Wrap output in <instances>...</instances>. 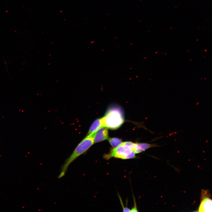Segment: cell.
<instances>
[{"instance_id": "2", "label": "cell", "mask_w": 212, "mask_h": 212, "mask_svg": "<svg viewBox=\"0 0 212 212\" xmlns=\"http://www.w3.org/2000/svg\"><path fill=\"white\" fill-rule=\"evenodd\" d=\"M122 111L118 106L110 107L102 118L103 127L111 129H115L120 127L124 122Z\"/></svg>"}, {"instance_id": "5", "label": "cell", "mask_w": 212, "mask_h": 212, "mask_svg": "<svg viewBox=\"0 0 212 212\" xmlns=\"http://www.w3.org/2000/svg\"><path fill=\"white\" fill-rule=\"evenodd\" d=\"M107 128L102 127L97 130L95 134L94 138V143H98L106 140L108 135Z\"/></svg>"}, {"instance_id": "3", "label": "cell", "mask_w": 212, "mask_h": 212, "mask_svg": "<svg viewBox=\"0 0 212 212\" xmlns=\"http://www.w3.org/2000/svg\"><path fill=\"white\" fill-rule=\"evenodd\" d=\"M133 150L130 147L124 145H120L113 148L108 154L104 155L107 160L112 158L126 159L127 155Z\"/></svg>"}, {"instance_id": "8", "label": "cell", "mask_w": 212, "mask_h": 212, "mask_svg": "<svg viewBox=\"0 0 212 212\" xmlns=\"http://www.w3.org/2000/svg\"><path fill=\"white\" fill-rule=\"evenodd\" d=\"M138 144L143 151H144L150 148L158 146L157 145L155 144H150L146 143H138Z\"/></svg>"}, {"instance_id": "9", "label": "cell", "mask_w": 212, "mask_h": 212, "mask_svg": "<svg viewBox=\"0 0 212 212\" xmlns=\"http://www.w3.org/2000/svg\"><path fill=\"white\" fill-rule=\"evenodd\" d=\"M137 143H134L131 142H122L120 145H124L130 148L132 150L134 151Z\"/></svg>"}, {"instance_id": "7", "label": "cell", "mask_w": 212, "mask_h": 212, "mask_svg": "<svg viewBox=\"0 0 212 212\" xmlns=\"http://www.w3.org/2000/svg\"><path fill=\"white\" fill-rule=\"evenodd\" d=\"M108 140L110 145L113 148L120 145L122 143L120 139L117 138H110Z\"/></svg>"}, {"instance_id": "1", "label": "cell", "mask_w": 212, "mask_h": 212, "mask_svg": "<svg viewBox=\"0 0 212 212\" xmlns=\"http://www.w3.org/2000/svg\"><path fill=\"white\" fill-rule=\"evenodd\" d=\"M95 132L87 135L77 145L72 154L65 161L62 166L58 176L60 178L65 174L69 165L79 156L86 151L94 143Z\"/></svg>"}, {"instance_id": "4", "label": "cell", "mask_w": 212, "mask_h": 212, "mask_svg": "<svg viewBox=\"0 0 212 212\" xmlns=\"http://www.w3.org/2000/svg\"><path fill=\"white\" fill-rule=\"evenodd\" d=\"M207 191L203 190L201 193V200L198 208L199 212H212V199L209 197Z\"/></svg>"}, {"instance_id": "10", "label": "cell", "mask_w": 212, "mask_h": 212, "mask_svg": "<svg viewBox=\"0 0 212 212\" xmlns=\"http://www.w3.org/2000/svg\"><path fill=\"white\" fill-rule=\"evenodd\" d=\"M134 205L133 207L130 210V212H138L137 206L135 203V200L134 199Z\"/></svg>"}, {"instance_id": "6", "label": "cell", "mask_w": 212, "mask_h": 212, "mask_svg": "<svg viewBox=\"0 0 212 212\" xmlns=\"http://www.w3.org/2000/svg\"><path fill=\"white\" fill-rule=\"evenodd\" d=\"M102 127V118L96 120L93 123L90 127L87 135L96 132L99 129Z\"/></svg>"}]
</instances>
